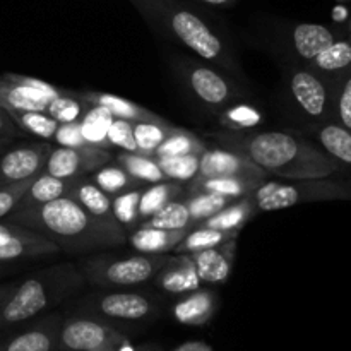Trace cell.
I'll return each instance as SVG.
<instances>
[{
	"instance_id": "1",
	"label": "cell",
	"mask_w": 351,
	"mask_h": 351,
	"mask_svg": "<svg viewBox=\"0 0 351 351\" xmlns=\"http://www.w3.org/2000/svg\"><path fill=\"white\" fill-rule=\"evenodd\" d=\"M215 139L226 149L252 160L267 175L285 180L329 178L345 168V165L297 134L228 130L216 134Z\"/></svg>"
},
{
	"instance_id": "2",
	"label": "cell",
	"mask_w": 351,
	"mask_h": 351,
	"mask_svg": "<svg viewBox=\"0 0 351 351\" xmlns=\"http://www.w3.org/2000/svg\"><path fill=\"white\" fill-rule=\"evenodd\" d=\"M7 218L9 223L41 233L67 252L108 249L125 242L123 228L103 225L67 195L47 204L14 209Z\"/></svg>"
},
{
	"instance_id": "3",
	"label": "cell",
	"mask_w": 351,
	"mask_h": 351,
	"mask_svg": "<svg viewBox=\"0 0 351 351\" xmlns=\"http://www.w3.org/2000/svg\"><path fill=\"white\" fill-rule=\"evenodd\" d=\"M84 278L72 264H58L14 285L0 304V331L31 321L81 290Z\"/></svg>"
},
{
	"instance_id": "4",
	"label": "cell",
	"mask_w": 351,
	"mask_h": 351,
	"mask_svg": "<svg viewBox=\"0 0 351 351\" xmlns=\"http://www.w3.org/2000/svg\"><path fill=\"white\" fill-rule=\"evenodd\" d=\"M141 10L163 23L170 33L206 60L226 62V51L218 34L192 10L177 0H134Z\"/></svg>"
},
{
	"instance_id": "5",
	"label": "cell",
	"mask_w": 351,
	"mask_h": 351,
	"mask_svg": "<svg viewBox=\"0 0 351 351\" xmlns=\"http://www.w3.org/2000/svg\"><path fill=\"white\" fill-rule=\"evenodd\" d=\"M259 211H280L297 204L315 201L351 199V180L336 182L328 178H305L293 182L266 180L252 194Z\"/></svg>"
},
{
	"instance_id": "6",
	"label": "cell",
	"mask_w": 351,
	"mask_h": 351,
	"mask_svg": "<svg viewBox=\"0 0 351 351\" xmlns=\"http://www.w3.org/2000/svg\"><path fill=\"white\" fill-rule=\"evenodd\" d=\"M168 256H96L86 261L81 274L84 281L101 288H127L153 280Z\"/></svg>"
},
{
	"instance_id": "7",
	"label": "cell",
	"mask_w": 351,
	"mask_h": 351,
	"mask_svg": "<svg viewBox=\"0 0 351 351\" xmlns=\"http://www.w3.org/2000/svg\"><path fill=\"white\" fill-rule=\"evenodd\" d=\"M58 351H136L129 336L93 315L62 319Z\"/></svg>"
},
{
	"instance_id": "8",
	"label": "cell",
	"mask_w": 351,
	"mask_h": 351,
	"mask_svg": "<svg viewBox=\"0 0 351 351\" xmlns=\"http://www.w3.org/2000/svg\"><path fill=\"white\" fill-rule=\"evenodd\" d=\"M64 93V89L45 82L43 79L31 77L24 74L0 75V108L9 110H33V112H47L50 99Z\"/></svg>"
},
{
	"instance_id": "9",
	"label": "cell",
	"mask_w": 351,
	"mask_h": 351,
	"mask_svg": "<svg viewBox=\"0 0 351 351\" xmlns=\"http://www.w3.org/2000/svg\"><path fill=\"white\" fill-rule=\"evenodd\" d=\"M84 312L106 322H141L154 319L158 307L153 300L141 293H105L86 302Z\"/></svg>"
},
{
	"instance_id": "10",
	"label": "cell",
	"mask_w": 351,
	"mask_h": 351,
	"mask_svg": "<svg viewBox=\"0 0 351 351\" xmlns=\"http://www.w3.org/2000/svg\"><path fill=\"white\" fill-rule=\"evenodd\" d=\"M112 160L108 149L98 146H79V147H53L45 163L43 171L58 178H81L93 173L98 168L105 167Z\"/></svg>"
},
{
	"instance_id": "11",
	"label": "cell",
	"mask_w": 351,
	"mask_h": 351,
	"mask_svg": "<svg viewBox=\"0 0 351 351\" xmlns=\"http://www.w3.org/2000/svg\"><path fill=\"white\" fill-rule=\"evenodd\" d=\"M197 177H240L264 184L269 175L261 170L252 160L237 151L225 147H206L199 161Z\"/></svg>"
},
{
	"instance_id": "12",
	"label": "cell",
	"mask_w": 351,
	"mask_h": 351,
	"mask_svg": "<svg viewBox=\"0 0 351 351\" xmlns=\"http://www.w3.org/2000/svg\"><path fill=\"white\" fill-rule=\"evenodd\" d=\"M53 147L50 144H26L7 151L0 158V187L29 180L43 171Z\"/></svg>"
},
{
	"instance_id": "13",
	"label": "cell",
	"mask_w": 351,
	"mask_h": 351,
	"mask_svg": "<svg viewBox=\"0 0 351 351\" xmlns=\"http://www.w3.org/2000/svg\"><path fill=\"white\" fill-rule=\"evenodd\" d=\"M290 91L298 108L319 122L331 115V98L322 79L315 72L298 69L290 77Z\"/></svg>"
},
{
	"instance_id": "14",
	"label": "cell",
	"mask_w": 351,
	"mask_h": 351,
	"mask_svg": "<svg viewBox=\"0 0 351 351\" xmlns=\"http://www.w3.org/2000/svg\"><path fill=\"white\" fill-rule=\"evenodd\" d=\"M62 317L47 315L33 326L0 338V351H58Z\"/></svg>"
},
{
	"instance_id": "15",
	"label": "cell",
	"mask_w": 351,
	"mask_h": 351,
	"mask_svg": "<svg viewBox=\"0 0 351 351\" xmlns=\"http://www.w3.org/2000/svg\"><path fill=\"white\" fill-rule=\"evenodd\" d=\"M154 283L160 290L170 295H185L199 290L201 280L195 271L194 261L189 254L168 256L161 269L154 276Z\"/></svg>"
},
{
	"instance_id": "16",
	"label": "cell",
	"mask_w": 351,
	"mask_h": 351,
	"mask_svg": "<svg viewBox=\"0 0 351 351\" xmlns=\"http://www.w3.org/2000/svg\"><path fill=\"white\" fill-rule=\"evenodd\" d=\"M201 283L221 285L230 278L237 257V239L191 254Z\"/></svg>"
},
{
	"instance_id": "17",
	"label": "cell",
	"mask_w": 351,
	"mask_h": 351,
	"mask_svg": "<svg viewBox=\"0 0 351 351\" xmlns=\"http://www.w3.org/2000/svg\"><path fill=\"white\" fill-rule=\"evenodd\" d=\"M185 79L194 95L202 103L215 106V108L226 105L235 96L226 79L204 65L191 64V67L185 69Z\"/></svg>"
},
{
	"instance_id": "18",
	"label": "cell",
	"mask_w": 351,
	"mask_h": 351,
	"mask_svg": "<svg viewBox=\"0 0 351 351\" xmlns=\"http://www.w3.org/2000/svg\"><path fill=\"white\" fill-rule=\"evenodd\" d=\"M218 311V298L211 290H194L185 293L171 307V317L182 326L202 328L209 324Z\"/></svg>"
},
{
	"instance_id": "19",
	"label": "cell",
	"mask_w": 351,
	"mask_h": 351,
	"mask_svg": "<svg viewBox=\"0 0 351 351\" xmlns=\"http://www.w3.org/2000/svg\"><path fill=\"white\" fill-rule=\"evenodd\" d=\"M67 197L74 199L89 216L98 219L103 225H108L112 228H122L119 221L113 216L112 199L106 192H103L95 182L86 180V178H75L71 185Z\"/></svg>"
},
{
	"instance_id": "20",
	"label": "cell",
	"mask_w": 351,
	"mask_h": 351,
	"mask_svg": "<svg viewBox=\"0 0 351 351\" xmlns=\"http://www.w3.org/2000/svg\"><path fill=\"white\" fill-rule=\"evenodd\" d=\"M81 98L89 105H98L108 110L115 119L127 120V122H151V123H168L163 117L156 115L151 110L122 98V96L112 95V93L99 91H84L81 93Z\"/></svg>"
},
{
	"instance_id": "21",
	"label": "cell",
	"mask_w": 351,
	"mask_h": 351,
	"mask_svg": "<svg viewBox=\"0 0 351 351\" xmlns=\"http://www.w3.org/2000/svg\"><path fill=\"white\" fill-rule=\"evenodd\" d=\"M189 230H160V228H146L139 226L129 235V243L134 250L139 254H149V256H161L184 240Z\"/></svg>"
},
{
	"instance_id": "22",
	"label": "cell",
	"mask_w": 351,
	"mask_h": 351,
	"mask_svg": "<svg viewBox=\"0 0 351 351\" xmlns=\"http://www.w3.org/2000/svg\"><path fill=\"white\" fill-rule=\"evenodd\" d=\"M261 182L240 177H195L189 184V194L209 192V194L225 195L228 199H240L252 195Z\"/></svg>"
},
{
	"instance_id": "23",
	"label": "cell",
	"mask_w": 351,
	"mask_h": 351,
	"mask_svg": "<svg viewBox=\"0 0 351 351\" xmlns=\"http://www.w3.org/2000/svg\"><path fill=\"white\" fill-rule=\"evenodd\" d=\"M74 180L58 178L53 177V175H48L45 173V171H41V173L36 175L34 180L31 182V185L27 187V191L24 192V195L21 197L16 209L31 208V206H41L47 204V202L55 201V199L65 197V195H69V191H71V185Z\"/></svg>"
},
{
	"instance_id": "24",
	"label": "cell",
	"mask_w": 351,
	"mask_h": 351,
	"mask_svg": "<svg viewBox=\"0 0 351 351\" xmlns=\"http://www.w3.org/2000/svg\"><path fill=\"white\" fill-rule=\"evenodd\" d=\"M259 211L254 202L252 195H247V197L233 199L228 206L218 211L216 215H213L211 218L204 219L199 225L209 226V228L216 230H228V232H242L243 226L254 218V215Z\"/></svg>"
},
{
	"instance_id": "25",
	"label": "cell",
	"mask_w": 351,
	"mask_h": 351,
	"mask_svg": "<svg viewBox=\"0 0 351 351\" xmlns=\"http://www.w3.org/2000/svg\"><path fill=\"white\" fill-rule=\"evenodd\" d=\"M295 51L305 60H312L317 57L324 48L335 43L336 36L329 27L322 24L314 23H302L295 26L293 34H291Z\"/></svg>"
},
{
	"instance_id": "26",
	"label": "cell",
	"mask_w": 351,
	"mask_h": 351,
	"mask_svg": "<svg viewBox=\"0 0 351 351\" xmlns=\"http://www.w3.org/2000/svg\"><path fill=\"white\" fill-rule=\"evenodd\" d=\"M315 139L322 149L345 167H351V132L339 123H322L314 129Z\"/></svg>"
},
{
	"instance_id": "27",
	"label": "cell",
	"mask_w": 351,
	"mask_h": 351,
	"mask_svg": "<svg viewBox=\"0 0 351 351\" xmlns=\"http://www.w3.org/2000/svg\"><path fill=\"white\" fill-rule=\"evenodd\" d=\"M240 232H228V230H216L209 226L197 225L187 232L180 243L175 247V254H195L201 250L211 249L219 243L230 242L233 239H239Z\"/></svg>"
},
{
	"instance_id": "28",
	"label": "cell",
	"mask_w": 351,
	"mask_h": 351,
	"mask_svg": "<svg viewBox=\"0 0 351 351\" xmlns=\"http://www.w3.org/2000/svg\"><path fill=\"white\" fill-rule=\"evenodd\" d=\"M184 185L180 182H158L151 187L143 189L139 199V219L146 221L153 215H156L161 208L168 204V202L175 201L177 195L182 194Z\"/></svg>"
},
{
	"instance_id": "29",
	"label": "cell",
	"mask_w": 351,
	"mask_h": 351,
	"mask_svg": "<svg viewBox=\"0 0 351 351\" xmlns=\"http://www.w3.org/2000/svg\"><path fill=\"white\" fill-rule=\"evenodd\" d=\"M117 163L130 175L136 178L137 182H146V184H158V182L167 180L158 167L154 156H147V154L141 153H120L117 156Z\"/></svg>"
},
{
	"instance_id": "30",
	"label": "cell",
	"mask_w": 351,
	"mask_h": 351,
	"mask_svg": "<svg viewBox=\"0 0 351 351\" xmlns=\"http://www.w3.org/2000/svg\"><path fill=\"white\" fill-rule=\"evenodd\" d=\"M206 151V144L191 130L177 127L153 153V156H187V154H199Z\"/></svg>"
},
{
	"instance_id": "31",
	"label": "cell",
	"mask_w": 351,
	"mask_h": 351,
	"mask_svg": "<svg viewBox=\"0 0 351 351\" xmlns=\"http://www.w3.org/2000/svg\"><path fill=\"white\" fill-rule=\"evenodd\" d=\"M9 117L19 129L41 137V139H53L58 122L51 119L47 112H33V110H9Z\"/></svg>"
},
{
	"instance_id": "32",
	"label": "cell",
	"mask_w": 351,
	"mask_h": 351,
	"mask_svg": "<svg viewBox=\"0 0 351 351\" xmlns=\"http://www.w3.org/2000/svg\"><path fill=\"white\" fill-rule=\"evenodd\" d=\"M141 226L160 230H191V213H189L185 202L171 201L165 208H161L156 215L143 221Z\"/></svg>"
},
{
	"instance_id": "33",
	"label": "cell",
	"mask_w": 351,
	"mask_h": 351,
	"mask_svg": "<svg viewBox=\"0 0 351 351\" xmlns=\"http://www.w3.org/2000/svg\"><path fill=\"white\" fill-rule=\"evenodd\" d=\"M88 106L89 103H86L79 93L64 91L48 101L47 113L58 123L75 122V120H81Z\"/></svg>"
},
{
	"instance_id": "34",
	"label": "cell",
	"mask_w": 351,
	"mask_h": 351,
	"mask_svg": "<svg viewBox=\"0 0 351 351\" xmlns=\"http://www.w3.org/2000/svg\"><path fill=\"white\" fill-rule=\"evenodd\" d=\"M177 129L171 123H151V122H132L134 139L137 144V153L153 156L156 147Z\"/></svg>"
},
{
	"instance_id": "35",
	"label": "cell",
	"mask_w": 351,
	"mask_h": 351,
	"mask_svg": "<svg viewBox=\"0 0 351 351\" xmlns=\"http://www.w3.org/2000/svg\"><path fill=\"white\" fill-rule=\"evenodd\" d=\"M95 184L108 195H119L130 189L141 187V182L130 177L120 165H105L95 171Z\"/></svg>"
},
{
	"instance_id": "36",
	"label": "cell",
	"mask_w": 351,
	"mask_h": 351,
	"mask_svg": "<svg viewBox=\"0 0 351 351\" xmlns=\"http://www.w3.org/2000/svg\"><path fill=\"white\" fill-rule=\"evenodd\" d=\"M158 167L163 171L165 178L175 182H191L199 173V154H187V156H154Z\"/></svg>"
},
{
	"instance_id": "37",
	"label": "cell",
	"mask_w": 351,
	"mask_h": 351,
	"mask_svg": "<svg viewBox=\"0 0 351 351\" xmlns=\"http://www.w3.org/2000/svg\"><path fill=\"white\" fill-rule=\"evenodd\" d=\"M233 199L225 197V195L209 194V192H197V194H189L185 201L189 213H191L192 228L202 223L204 219L211 218L218 211H221L225 206H228Z\"/></svg>"
},
{
	"instance_id": "38",
	"label": "cell",
	"mask_w": 351,
	"mask_h": 351,
	"mask_svg": "<svg viewBox=\"0 0 351 351\" xmlns=\"http://www.w3.org/2000/svg\"><path fill=\"white\" fill-rule=\"evenodd\" d=\"M312 65L315 71L321 72H338L351 65V43L346 40H336L328 48L321 51L315 58H312Z\"/></svg>"
},
{
	"instance_id": "39",
	"label": "cell",
	"mask_w": 351,
	"mask_h": 351,
	"mask_svg": "<svg viewBox=\"0 0 351 351\" xmlns=\"http://www.w3.org/2000/svg\"><path fill=\"white\" fill-rule=\"evenodd\" d=\"M143 189L136 187L122 192L112 199L113 216L122 228H132L139 221V199Z\"/></svg>"
},
{
	"instance_id": "40",
	"label": "cell",
	"mask_w": 351,
	"mask_h": 351,
	"mask_svg": "<svg viewBox=\"0 0 351 351\" xmlns=\"http://www.w3.org/2000/svg\"><path fill=\"white\" fill-rule=\"evenodd\" d=\"M263 122V113L252 105H235L223 112L219 123L228 130H250Z\"/></svg>"
},
{
	"instance_id": "41",
	"label": "cell",
	"mask_w": 351,
	"mask_h": 351,
	"mask_svg": "<svg viewBox=\"0 0 351 351\" xmlns=\"http://www.w3.org/2000/svg\"><path fill=\"white\" fill-rule=\"evenodd\" d=\"M106 139H108L110 146L120 147L125 153H137V144L134 139L132 122L127 120L113 119L112 125L106 130Z\"/></svg>"
},
{
	"instance_id": "42",
	"label": "cell",
	"mask_w": 351,
	"mask_h": 351,
	"mask_svg": "<svg viewBox=\"0 0 351 351\" xmlns=\"http://www.w3.org/2000/svg\"><path fill=\"white\" fill-rule=\"evenodd\" d=\"M33 180L34 178H29V180L17 182V184L0 187V219L7 218L17 208L21 197H23L24 192L27 191V187H29Z\"/></svg>"
},
{
	"instance_id": "43",
	"label": "cell",
	"mask_w": 351,
	"mask_h": 351,
	"mask_svg": "<svg viewBox=\"0 0 351 351\" xmlns=\"http://www.w3.org/2000/svg\"><path fill=\"white\" fill-rule=\"evenodd\" d=\"M53 139L57 141L60 146H65V147H79L88 144L86 143L84 136H82L81 120H75V122H67V123H58Z\"/></svg>"
},
{
	"instance_id": "44",
	"label": "cell",
	"mask_w": 351,
	"mask_h": 351,
	"mask_svg": "<svg viewBox=\"0 0 351 351\" xmlns=\"http://www.w3.org/2000/svg\"><path fill=\"white\" fill-rule=\"evenodd\" d=\"M336 113H338L339 125H343L351 132V77L343 84L341 91H339Z\"/></svg>"
},
{
	"instance_id": "45",
	"label": "cell",
	"mask_w": 351,
	"mask_h": 351,
	"mask_svg": "<svg viewBox=\"0 0 351 351\" xmlns=\"http://www.w3.org/2000/svg\"><path fill=\"white\" fill-rule=\"evenodd\" d=\"M34 233L33 230L24 228V226L14 225V223H0V245H5V243L16 242V240L29 239Z\"/></svg>"
},
{
	"instance_id": "46",
	"label": "cell",
	"mask_w": 351,
	"mask_h": 351,
	"mask_svg": "<svg viewBox=\"0 0 351 351\" xmlns=\"http://www.w3.org/2000/svg\"><path fill=\"white\" fill-rule=\"evenodd\" d=\"M171 351H215L213 350L211 345L204 341H187V343H182L180 346H177L175 350Z\"/></svg>"
},
{
	"instance_id": "47",
	"label": "cell",
	"mask_w": 351,
	"mask_h": 351,
	"mask_svg": "<svg viewBox=\"0 0 351 351\" xmlns=\"http://www.w3.org/2000/svg\"><path fill=\"white\" fill-rule=\"evenodd\" d=\"M12 125H14V122L10 120L9 113H7L3 108H0V139L5 136H9L10 130H12Z\"/></svg>"
},
{
	"instance_id": "48",
	"label": "cell",
	"mask_w": 351,
	"mask_h": 351,
	"mask_svg": "<svg viewBox=\"0 0 351 351\" xmlns=\"http://www.w3.org/2000/svg\"><path fill=\"white\" fill-rule=\"evenodd\" d=\"M202 3H208V5H215V7H228L233 5L237 0H199Z\"/></svg>"
},
{
	"instance_id": "49",
	"label": "cell",
	"mask_w": 351,
	"mask_h": 351,
	"mask_svg": "<svg viewBox=\"0 0 351 351\" xmlns=\"http://www.w3.org/2000/svg\"><path fill=\"white\" fill-rule=\"evenodd\" d=\"M136 351H163V348L156 343H144V345L136 346Z\"/></svg>"
},
{
	"instance_id": "50",
	"label": "cell",
	"mask_w": 351,
	"mask_h": 351,
	"mask_svg": "<svg viewBox=\"0 0 351 351\" xmlns=\"http://www.w3.org/2000/svg\"><path fill=\"white\" fill-rule=\"evenodd\" d=\"M12 288H14V283H10V285H0V304H2L3 298H5L7 295L10 293V290H12Z\"/></svg>"
},
{
	"instance_id": "51",
	"label": "cell",
	"mask_w": 351,
	"mask_h": 351,
	"mask_svg": "<svg viewBox=\"0 0 351 351\" xmlns=\"http://www.w3.org/2000/svg\"><path fill=\"white\" fill-rule=\"evenodd\" d=\"M3 146V141L2 139H0V147H2Z\"/></svg>"
},
{
	"instance_id": "52",
	"label": "cell",
	"mask_w": 351,
	"mask_h": 351,
	"mask_svg": "<svg viewBox=\"0 0 351 351\" xmlns=\"http://www.w3.org/2000/svg\"><path fill=\"white\" fill-rule=\"evenodd\" d=\"M2 269H3V267H2V264H0V273H2Z\"/></svg>"
}]
</instances>
